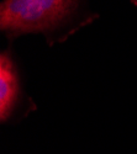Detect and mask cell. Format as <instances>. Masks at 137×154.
<instances>
[{"instance_id":"1","label":"cell","mask_w":137,"mask_h":154,"mask_svg":"<svg viewBox=\"0 0 137 154\" xmlns=\"http://www.w3.org/2000/svg\"><path fill=\"white\" fill-rule=\"evenodd\" d=\"M76 6V0H5L0 9V27L12 33L54 27Z\"/></svg>"},{"instance_id":"2","label":"cell","mask_w":137,"mask_h":154,"mask_svg":"<svg viewBox=\"0 0 137 154\" xmlns=\"http://www.w3.org/2000/svg\"><path fill=\"white\" fill-rule=\"evenodd\" d=\"M19 91L17 75L14 63L8 54L0 58V117L6 120L14 110Z\"/></svg>"}]
</instances>
